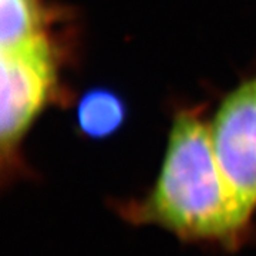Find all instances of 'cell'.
I'll return each instance as SVG.
<instances>
[{
    "label": "cell",
    "instance_id": "5",
    "mask_svg": "<svg viewBox=\"0 0 256 256\" xmlns=\"http://www.w3.org/2000/svg\"><path fill=\"white\" fill-rule=\"evenodd\" d=\"M126 120V106L108 90H92L82 96L77 107V124L90 138H106L116 132Z\"/></svg>",
    "mask_w": 256,
    "mask_h": 256
},
{
    "label": "cell",
    "instance_id": "2",
    "mask_svg": "<svg viewBox=\"0 0 256 256\" xmlns=\"http://www.w3.org/2000/svg\"><path fill=\"white\" fill-rule=\"evenodd\" d=\"M2 54L0 150L3 170L14 168L23 138L56 97L58 53L52 38Z\"/></svg>",
    "mask_w": 256,
    "mask_h": 256
},
{
    "label": "cell",
    "instance_id": "4",
    "mask_svg": "<svg viewBox=\"0 0 256 256\" xmlns=\"http://www.w3.org/2000/svg\"><path fill=\"white\" fill-rule=\"evenodd\" d=\"M43 0H0V52H14L50 38Z\"/></svg>",
    "mask_w": 256,
    "mask_h": 256
},
{
    "label": "cell",
    "instance_id": "1",
    "mask_svg": "<svg viewBox=\"0 0 256 256\" xmlns=\"http://www.w3.org/2000/svg\"><path fill=\"white\" fill-rule=\"evenodd\" d=\"M120 210L136 225H156L186 242L225 249L238 248L252 222L220 171L210 122L196 110L175 116L156 184Z\"/></svg>",
    "mask_w": 256,
    "mask_h": 256
},
{
    "label": "cell",
    "instance_id": "3",
    "mask_svg": "<svg viewBox=\"0 0 256 256\" xmlns=\"http://www.w3.org/2000/svg\"><path fill=\"white\" fill-rule=\"evenodd\" d=\"M220 171L248 215L256 210V76L220 102L210 122Z\"/></svg>",
    "mask_w": 256,
    "mask_h": 256
}]
</instances>
